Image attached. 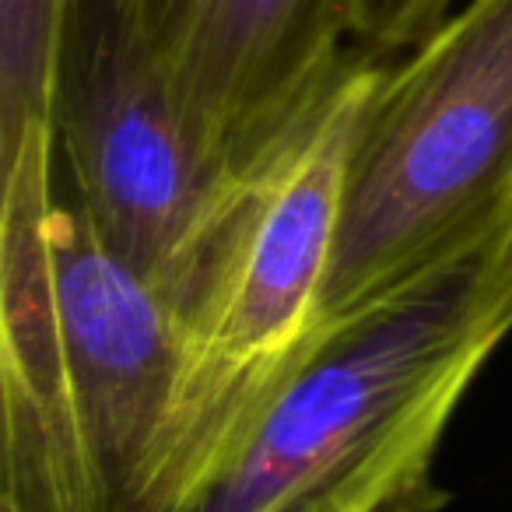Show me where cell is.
<instances>
[{
	"label": "cell",
	"mask_w": 512,
	"mask_h": 512,
	"mask_svg": "<svg viewBox=\"0 0 512 512\" xmlns=\"http://www.w3.org/2000/svg\"><path fill=\"white\" fill-rule=\"evenodd\" d=\"M179 351L176 302L29 137L0 162V512H144Z\"/></svg>",
	"instance_id": "1"
},
{
	"label": "cell",
	"mask_w": 512,
	"mask_h": 512,
	"mask_svg": "<svg viewBox=\"0 0 512 512\" xmlns=\"http://www.w3.org/2000/svg\"><path fill=\"white\" fill-rule=\"evenodd\" d=\"M53 141L99 235L183 316L246 172L200 148L123 0L67 8Z\"/></svg>",
	"instance_id": "5"
},
{
	"label": "cell",
	"mask_w": 512,
	"mask_h": 512,
	"mask_svg": "<svg viewBox=\"0 0 512 512\" xmlns=\"http://www.w3.org/2000/svg\"><path fill=\"white\" fill-rule=\"evenodd\" d=\"M386 64L351 46L327 92L242 176L186 295L176 393L144 512H172L306 351L351 148Z\"/></svg>",
	"instance_id": "3"
},
{
	"label": "cell",
	"mask_w": 512,
	"mask_h": 512,
	"mask_svg": "<svg viewBox=\"0 0 512 512\" xmlns=\"http://www.w3.org/2000/svg\"><path fill=\"white\" fill-rule=\"evenodd\" d=\"M512 214V0H463L386 64L351 148L316 327Z\"/></svg>",
	"instance_id": "4"
},
{
	"label": "cell",
	"mask_w": 512,
	"mask_h": 512,
	"mask_svg": "<svg viewBox=\"0 0 512 512\" xmlns=\"http://www.w3.org/2000/svg\"><path fill=\"white\" fill-rule=\"evenodd\" d=\"M71 0H0V162L53 134L60 43Z\"/></svg>",
	"instance_id": "7"
},
{
	"label": "cell",
	"mask_w": 512,
	"mask_h": 512,
	"mask_svg": "<svg viewBox=\"0 0 512 512\" xmlns=\"http://www.w3.org/2000/svg\"><path fill=\"white\" fill-rule=\"evenodd\" d=\"M200 148L253 169L327 92L351 0H123Z\"/></svg>",
	"instance_id": "6"
},
{
	"label": "cell",
	"mask_w": 512,
	"mask_h": 512,
	"mask_svg": "<svg viewBox=\"0 0 512 512\" xmlns=\"http://www.w3.org/2000/svg\"><path fill=\"white\" fill-rule=\"evenodd\" d=\"M512 334V214L320 323L172 512H442L435 456Z\"/></svg>",
	"instance_id": "2"
},
{
	"label": "cell",
	"mask_w": 512,
	"mask_h": 512,
	"mask_svg": "<svg viewBox=\"0 0 512 512\" xmlns=\"http://www.w3.org/2000/svg\"><path fill=\"white\" fill-rule=\"evenodd\" d=\"M460 0H351V46L393 60L439 29Z\"/></svg>",
	"instance_id": "8"
}]
</instances>
